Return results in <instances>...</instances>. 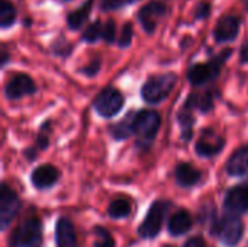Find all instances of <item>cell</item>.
<instances>
[{
	"instance_id": "6da1fadb",
	"label": "cell",
	"mask_w": 248,
	"mask_h": 247,
	"mask_svg": "<svg viewBox=\"0 0 248 247\" xmlns=\"http://www.w3.org/2000/svg\"><path fill=\"white\" fill-rule=\"evenodd\" d=\"M177 80H179L177 74L171 71L150 76L141 87L142 100L151 106L161 103L170 96V93L177 84Z\"/></svg>"
},
{
	"instance_id": "7a4b0ae2",
	"label": "cell",
	"mask_w": 248,
	"mask_h": 247,
	"mask_svg": "<svg viewBox=\"0 0 248 247\" xmlns=\"http://www.w3.org/2000/svg\"><path fill=\"white\" fill-rule=\"evenodd\" d=\"M232 55V49L227 48L221 51L218 55L212 57L208 63H196L187 68V80L192 86H203L221 76V71Z\"/></svg>"
},
{
	"instance_id": "3957f363",
	"label": "cell",
	"mask_w": 248,
	"mask_h": 247,
	"mask_svg": "<svg viewBox=\"0 0 248 247\" xmlns=\"http://www.w3.org/2000/svg\"><path fill=\"white\" fill-rule=\"evenodd\" d=\"M161 127V115L153 109H141L135 114L137 147L147 151L153 147L154 140Z\"/></svg>"
},
{
	"instance_id": "277c9868",
	"label": "cell",
	"mask_w": 248,
	"mask_h": 247,
	"mask_svg": "<svg viewBox=\"0 0 248 247\" xmlns=\"http://www.w3.org/2000/svg\"><path fill=\"white\" fill-rule=\"evenodd\" d=\"M209 230L211 234L215 236L225 247H235L243 239L244 224L240 215L227 213L224 217L217 218Z\"/></svg>"
},
{
	"instance_id": "5b68a950",
	"label": "cell",
	"mask_w": 248,
	"mask_h": 247,
	"mask_svg": "<svg viewBox=\"0 0 248 247\" xmlns=\"http://www.w3.org/2000/svg\"><path fill=\"white\" fill-rule=\"evenodd\" d=\"M42 221L32 215L26 217L10 234L9 247H42Z\"/></svg>"
},
{
	"instance_id": "8992f818",
	"label": "cell",
	"mask_w": 248,
	"mask_h": 247,
	"mask_svg": "<svg viewBox=\"0 0 248 247\" xmlns=\"http://www.w3.org/2000/svg\"><path fill=\"white\" fill-rule=\"evenodd\" d=\"M173 207L171 201L167 199H157L148 208L144 221L138 227V234L141 239H154L160 234L166 215L169 214L170 208Z\"/></svg>"
},
{
	"instance_id": "52a82bcc",
	"label": "cell",
	"mask_w": 248,
	"mask_h": 247,
	"mask_svg": "<svg viewBox=\"0 0 248 247\" xmlns=\"http://www.w3.org/2000/svg\"><path fill=\"white\" fill-rule=\"evenodd\" d=\"M124 105H125L124 93L113 86H108L102 89L96 95L92 103L93 111L105 119L116 116L124 109Z\"/></svg>"
},
{
	"instance_id": "ba28073f",
	"label": "cell",
	"mask_w": 248,
	"mask_h": 247,
	"mask_svg": "<svg viewBox=\"0 0 248 247\" xmlns=\"http://www.w3.org/2000/svg\"><path fill=\"white\" fill-rule=\"evenodd\" d=\"M22 208L20 198L7 185L1 183L0 188V229L6 230Z\"/></svg>"
},
{
	"instance_id": "9c48e42d",
	"label": "cell",
	"mask_w": 248,
	"mask_h": 247,
	"mask_svg": "<svg viewBox=\"0 0 248 247\" xmlns=\"http://www.w3.org/2000/svg\"><path fill=\"white\" fill-rule=\"evenodd\" d=\"M167 13V4L164 1H160V0H153L147 4H144L138 13H137V19L140 22V25L142 26V29L148 33V35H153L161 19L166 16Z\"/></svg>"
},
{
	"instance_id": "30bf717a",
	"label": "cell",
	"mask_w": 248,
	"mask_h": 247,
	"mask_svg": "<svg viewBox=\"0 0 248 247\" xmlns=\"http://www.w3.org/2000/svg\"><path fill=\"white\" fill-rule=\"evenodd\" d=\"M225 138L221 134H218L214 128H203L195 144V151L199 157L212 159L225 148Z\"/></svg>"
},
{
	"instance_id": "8fae6325",
	"label": "cell",
	"mask_w": 248,
	"mask_h": 247,
	"mask_svg": "<svg viewBox=\"0 0 248 247\" xmlns=\"http://www.w3.org/2000/svg\"><path fill=\"white\" fill-rule=\"evenodd\" d=\"M3 92L9 100H19L25 96L35 95L38 92V87L31 76H28L25 73H15L6 82Z\"/></svg>"
},
{
	"instance_id": "7c38bea8",
	"label": "cell",
	"mask_w": 248,
	"mask_h": 247,
	"mask_svg": "<svg viewBox=\"0 0 248 247\" xmlns=\"http://www.w3.org/2000/svg\"><path fill=\"white\" fill-rule=\"evenodd\" d=\"M241 28V19L237 15H224L214 28V39L218 44H228L237 39Z\"/></svg>"
},
{
	"instance_id": "4fadbf2b",
	"label": "cell",
	"mask_w": 248,
	"mask_h": 247,
	"mask_svg": "<svg viewBox=\"0 0 248 247\" xmlns=\"http://www.w3.org/2000/svg\"><path fill=\"white\" fill-rule=\"evenodd\" d=\"M224 208L231 214H247L248 213V181L244 183L230 188L225 194Z\"/></svg>"
},
{
	"instance_id": "5bb4252c",
	"label": "cell",
	"mask_w": 248,
	"mask_h": 247,
	"mask_svg": "<svg viewBox=\"0 0 248 247\" xmlns=\"http://www.w3.org/2000/svg\"><path fill=\"white\" fill-rule=\"evenodd\" d=\"M60 179V170L52 165H41L31 173V182L33 188L45 191L52 188Z\"/></svg>"
},
{
	"instance_id": "9a60e30c",
	"label": "cell",
	"mask_w": 248,
	"mask_h": 247,
	"mask_svg": "<svg viewBox=\"0 0 248 247\" xmlns=\"http://www.w3.org/2000/svg\"><path fill=\"white\" fill-rule=\"evenodd\" d=\"M225 172L231 178H241L248 173V144L234 150L225 165Z\"/></svg>"
},
{
	"instance_id": "2e32d148",
	"label": "cell",
	"mask_w": 248,
	"mask_h": 247,
	"mask_svg": "<svg viewBox=\"0 0 248 247\" xmlns=\"http://www.w3.org/2000/svg\"><path fill=\"white\" fill-rule=\"evenodd\" d=\"M174 181L182 188H192L202 181V172L190 163H179L174 169Z\"/></svg>"
},
{
	"instance_id": "e0dca14e",
	"label": "cell",
	"mask_w": 248,
	"mask_h": 247,
	"mask_svg": "<svg viewBox=\"0 0 248 247\" xmlns=\"http://www.w3.org/2000/svg\"><path fill=\"white\" fill-rule=\"evenodd\" d=\"M55 245L57 247H78L74 226L65 217L55 223Z\"/></svg>"
},
{
	"instance_id": "ac0fdd59",
	"label": "cell",
	"mask_w": 248,
	"mask_h": 247,
	"mask_svg": "<svg viewBox=\"0 0 248 247\" xmlns=\"http://www.w3.org/2000/svg\"><path fill=\"white\" fill-rule=\"evenodd\" d=\"M135 111H131L121 121L109 127V134L115 141H125L135 135Z\"/></svg>"
},
{
	"instance_id": "d6986e66",
	"label": "cell",
	"mask_w": 248,
	"mask_h": 247,
	"mask_svg": "<svg viewBox=\"0 0 248 247\" xmlns=\"http://www.w3.org/2000/svg\"><path fill=\"white\" fill-rule=\"evenodd\" d=\"M185 106L190 108L192 111H198L201 114H209L214 111L215 106V95L211 90L206 92H193L189 95Z\"/></svg>"
},
{
	"instance_id": "ffe728a7",
	"label": "cell",
	"mask_w": 248,
	"mask_h": 247,
	"mask_svg": "<svg viewBox=\"0 0 248 247\" xmlns=\"http://www.w3.org/2000/svg\"><path fill=\"white\" fill-rule=\"evenodd\" d=\"M94 1L96 0H84L77 9L71 10L67 15L65 23H67V28L70 31H78V29H81L84 26V23L90 17V13H92V9L94 6Z\"/></svg>"
},
{
	"instance_id": "44dd1931",
	"label": "cell",
	"mask_w": 248,
	"mask_h": 247,
	"mask_svg": "<svg viewBox=\"0 0 248 247\" xmlns=\"http://www.w3.org/2000/svg\"><path fill=\"white\" fill-rule=\"evenodd\" d=\"M192 226H193L192 214L187 210H179L170 217L169 224H167V230L171 236L180 237V236L186 234L192 229Z\"/></svg>"
},
{
	"instance_id": "7402d4cb",
	"label": "cell",
	"mask_w": 248,
	"mask_h": 247,
	"mask_svg": "<svg viewBox=\"0 0 248 247\" xmlns=\"http://www.w3.org/2000/svg\"><path fill=\"white\" fill-rule=\"evenodd\" d=\"M177 122L180 125V137L183 143H189L193 138V127H195V116L193 111L183 105V108L177 112Z\"/></svg>"
},
{
	"instance_id": "603a6c76",
	"label": "cell",
	"mask_w": 248,
	"mask_h": 247,
	"mask_svg": "<svg viewBox=\"0 0 248 247\" xmlns=\"http://www.w3.org/2000/svg\"><path fill=\"white\" fill-rule=\"evenodd\" d=\"M17 19V9L10 0H0V26L7 29L15 25Z\"/></svg>"
},
{
	"instance_id": "cb8c5ba5",
	"label": "cell",
	"mask_w": 248,
	"mask_h": 247,
	"mask_svg": "<svg viewBox=\"0 0 248 247\" xmlns=\"http://www.w3.org/2000/svg\"><path fill=\"white\" fill-rule=\"evenodd\" d=\"M131 214V202L125 198L113 199L108 207V215L113 220L126 218Z\"/></svg>"
},
{
	"instance_id": "d4e9b609",
	"label": "cell",
	"mask_w": 248,
	"mask_h": 247,
	"mask_svg": "<svg viewBox=\"0 0 248 247\" xmlns=\"http://www.w3.org/2000/svg\"><path fill=\"white\" fill-rule=\"evenodd\" d=\"M103 33V25L99 19H96L94 22H92L90 25H87L81 33V41L86 44H94L102 38Z\"/></svg>"
},
{
	"instance_id": "484cf974",
	"label": "cell",
	"mask_w": 248,
	"mask_h": 247,
	"mask_svg": "<svg viewBox=\"0 0 248 247\" xmlns=\"http://www.w3.org/2000/svg\"><path fill=\"white\" fill-rule=\"evenodd\" d=\"M51 52L57 57H61V58H68L73 52V44L68 42L62 35L58 36L52 44H51Z\"/></svg>"
},
{
	"instance_id": "4316f807",
	"label": "cell",
	"mask_w": 248,
	"mask_h": 247,
	"mask_svg": "<svg viewBox=\"0 0 248 247\" xmlns=\"http://www.w3.org/2000/svg\"><path fill=\"white\" fill-rule=\"evenodd\" d=\"M93 234L96 239L93 243V247H115V240H113L112 234L105 227L96 226L93 229Z\"/></svg>"
},
{
	"instance_id": "83f0119b",
	"label": "cell",
	"mask_w": 248,
	"mask_h": 247,
	"mask_svg": "<svg viewBox=\"0 0 248 247\" xmlns=\"http://www.w3.org/2000/svg\"><path fill=\"white\" fill-rule=\"evenodd\" d=\"M51 121L48 119V121H45L42 125H41V128H39V131H38V134H36V137H35V146L39 148V150H46L48 147H49V134H51Z\"/></svg>"
},
{
	"instance_id": "f1b7e54d",
	"label": "cell",
	"mask_w": 248,
	"mask_h": 247,
	"mask_svg": "<svg viewBox=\"0 0 248 247\" xmlns=\"http://www.w3.org/2000/svg\"><path fill=\"white\" fill-rule=\"evenodd\" d=\"M132 38H134V25L132 22H125L124 26H122V31L118 36V47L125 49V48H129L131 44H132Z\"/></svg>"
},
{
	"instance_id": "f546056e",
	"label": "cell",
	"mask_w": 248,
	"mask_h": 247,
	"mask_svg": "<svg viewBox=\"0 0 248 247\" xmlns=\"http://www.w3.org/2000/svg\"><path fill=\"white\" fill-rule=\"evenodd\" d=\"M137 1H140V0H102L99 9L102 12H113V10L122 9L125 6L134 4Z\"/></svg>"
},
{
	"instance_id": "4dcf8cb0",
	"label": "cell",
	"mask_w": 248,
	"mask_h": 247,
	"mask_svg": "<svg viewBox=\"0 0 248 247\" xmlns=\"http://www.w3.org/2000/svg\"><path fill=\"white\" fill-rule=\"evenodd\" d=\"M102 39L106 44H115L118 41L116 38V22L113 19H108L103 25V33H102Z\"/></svg>"
},
{
	"instance_id": "1f68e13d",
	"label": "cell",
	"mask_w": 248,
	"mask_h": 247,
	"mask_svg": "<svg viewBox=\"0 0 248 247\" xmlns=\"http://www.w3.org/2000/svg\"><path fill=\"white\" fill-rule=\"evenodd\" d=\"M102 68V60L100 58H93L89 61V64H86L84 67L78 68V73H81L86 77H94Z\"/></svg>"
},
{
	"instance_id": "d6a6232c",
	"label": "cell",
	"mask_w": 248,
	"mask_h": 247,
	"mask_svg": "<svg viewBox=\"0 0 248 247\" xmlns=\"http://www.w3.org/2000/svg\"><path fill=\"white\" fill-rule=\"evenodd\" d=\"M211 12H212V4L209 1H201L196 7L195 19L196 20H205L211 16Z\"/></svg>"
},
{
	"instance_id": "836d02e7",
	"label": "cell",
	"mask_w": 248,
	"mask_h": 247,
	"mask_svg": "<svg viewBox=\"0 0 248 247\" xmlns=\"http://www.w3.org/2000/svg\"><path fill=\"white\" fill-rule=\"evenodd\" d=\"M183 247H208L206 246V242L203 240V237L201 236H195V237H190Z\"/></svg>"
},
{
	"instance_id": "e575fe53",
	"label": "cell",
	"mask_w": 248,
	"mask_h": 247,
	"mask_svg": "<svg viewBox=\"0 0 248 247\" xmlns=\"http://www.w3.org/2000/svg\"><path fill=\"white\" fill-rule=\"evenodd\" d=\"M38 151H41V150L36 146H32V147H28L23 150V156L28 162H33L38 157Z\"/></svg>"
},
{
	"instance_id": "d590c367",
	"label": "cell",
	"mask_w": 248,
	"mask_h": 247,
	"mask_svg": "<svg viewBox=\"0 0 248 247\" xmlns=\"http://www.w3.org/2000/svg\"><path fill=\"white\" fill-rule=\"evenodd\" d=\"M240 63L241 64H248V39L240 48Z\"/></svg>"
},
{
	"instance_id": "8d00e7d4",
	"label": "cell",
	"mask_w": 248,
	"mask_h": 247,
	"mask_svg": "<svg viewBox=\"0 0 248 247\" xmlns=\"http://www.w3.org/2000/svg\"><path fill=\"white\" fill-rule=\"evenodd\" d=\"M0 60H1V67H6V64L10 60V55H9V51L6 49V47H1V49H0Z\"/></svg>"
},
{
	"instance_id": "74e56055",
	"label": "cell",
	"mask_w": 248,
	"mask_h": 247,
	"mask_svg": "<svg viewBox=\"0 0 248 247\" xmlns=\"http://www.w3.org/2000/svg\"><path fill=\"white\" fill-rule=\"evenodd\" d=\"M58 1H61V3H68V1H73V0H58Z\"/></svg>"
},
{
	"instance_id": "f35d334b",
	"label": "cell",
	"mask_w": 248,
	"mask_h": 247,
	"mask_svg": "<svg viewBox=\"0 0 248 247\" xmlns=\"http://www.w3.org/2000/svg\"><path fill=\"white\" fill-rule=\"evenodd\" d=\"M163 247H174V246H170V245H166V246H163Z\"/></svg>"
}]
</instances>
